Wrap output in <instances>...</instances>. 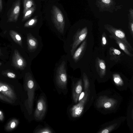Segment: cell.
<instances>
[{"instance_id": "6da1fadb", "label": "cell", "mask_w": 133, "mask_h": 133, "mask_svg": "<svg viewBox=\"0 0 133 133\" xmlns=\"http://www.w3.org/2000/svg\"><path fill=\"white\" fill-rule=\"evenodd\" d=\"M95 4L100 12L113 13L120 9L123 6L118 5L115 0H97Z\"/></svg>"}, {"instance_id": "7a4b0ae2", "label": "cell", "mask_w": 133, "mask_h": 133, "mask_svg": "<svg viewBox=\"0 0 133 133\" xmlns=\"http://www.w3.org/2000/svg\"><path fill=\"white\" fill-rule=\"evenodd\" d=\"M52 19L55 27L61 33L64 31L65 21L63 14L59 8L54 5L52 9Z\"/></svg>"}, {"instance_id": "3957f363", "label": "cell", "mask_w": 133, "mask_h": 133, "mask_svg": "<svg viewBox=\"0 0 133 133\" xmlns=\"http://www.w3.org/2000/svg\"><path fill=\"white\" fill-rule=\"evenodd\" d=\"M56 82L57 85L62 89H65L66 88L67 77L64 61L62 62L57 69Z\"/></svg>"}, {"instance_id": "277c9868", "label": "cell", "mask_w": 133, "mask_h": 133, "mask_svg": "<svg viewBox=\"0 0 133 133\" xmlns=\"http://www.w3.org/2000/svg\"><path fill=\"white\" fill-rule=\"evenodd\" d=\"M104 27L111 35L114 36L123 42L130 51H133L132 48L128 41L125 34L122 30L117 29L109 24H105Z\"/></svg>"}, {"instance_id": "5b68a950", "label": "cell", "mask_w": 133, "mask_h": 133, "mask_svg": "<svg viewBox=\"0 0 133 133\" xmlns=\"http://www.w3.org/2000/svg\"><path fill=\"white\" fill-rule=\"evenodd\" d=\"M88 33V30L86 27L78 30L74 37L73 42L70 50L71 54L73 56L78 45L85 39Z\"/></svg>"}, {"instance_id": "8992f818", "label": "cell", "mask_w": 133, "mask_h": 133, "mask_svg": "<svg viewBox=\"0 0 133 133\" xmlns=\"http://www.w3.org/2000/svg\"><path fill=\"white\" fill-rule=\"evenodd\" d=\"M46 109V105L44 97L42 96L38 100L37 107L34 113V117L37 120L42 119L45 115Z\"/></svg>"}, {"instance_id": "52a82bcc", "label": "cell", "mask_w": 133, "mask_h": 133, "mask_svg": "<svg viewBox=\"0 0 133 133\" xmlns=\"http://www.w3.org/2000/svg\"><path fill=\"white\" fill-rule=\"evenodd\" d=\"M27 86L29 90V106L31 108L34 101L35 91L36 88V83L31 76L29 77L27 83Z\"/></svg>"}, {"instance_id": "ba28073f", "label": "cell", "mask_w": 133, "mask_h": 133, "mask_svg": "<svg viewBox=\"0 0 133 133\" xmlns=\"http://www.w3.org/2000/svg\"><path fill=\"white\" fill-rule=\"evenodd\" d=\"M21 0H16L12 8L8 21L9 22L16 21L18 17L20 9Z\"/></svg>"}, {"instance_id": "9c48e42d", "label": "cell", "mask_w": 133, "mask_h": 133, "mask_svg": "<svg viewBox=\"0 0 133 133\" xmlns=\"http://www.w3.org/2000/svg\"><path fill=\"white\" fill-rule=\"evenodd\" d=\"M87 43L86 39L82 42L79 47L75 51L73 55V58L75 62L78 61L84 53L86 48Z\"/></svg>"}, {"instance_id": "30bf717a", "label": "cell", "mask_w": 133, "mask_h": 133, "mask_svg": "<svg viewBox=\"0 0 133 133\" xmlns=\"http://www.w3.org/2000/svg\"><path fill=\"white\" fill-rule=\"evenodd\" d=\"M109 53L110 56V59L116 62L119 61L121 57L124 55L119 50L112 47L109 48Z\"/></svg>"}, {"instance_id": "8fae6325", "label": "cell", "mask_w": 133, "mask_h": 133, "mask_svg": "<svg viewBox=\"0 0 133 133\" xmlns=\"http://www.w3.org/2000/svg\"><path fill=\"white\" fill-rule=\"evenodd\" d=\"M27 41L29 50L31 51H35L38 45L37 39L31 34H29L28 37Z\"/></svg>"}, {"instance_id": "7c38bea8", "label": "cell", "mask_w": 133, "mask_h": 133, "mask_svg": "<svg viewBox=\"0 0 133 133\" xmlns=\"http://www.w3.org/2000/svg\"><path fill=\"white\" fill-rule=\"evenodd\" d=\"M95 66L97 71L101 74H103L106 71V65L104 60L97 57L96 59Z\"/></svg>"}, {"instance_id": "4fadbf2b", "label": "cell", "mask_w": 133, "mask_h": 133, "mask_svg": "<svg viewBox=\"0 0 133 133\" xmlns=\"http://www.w3.org/2000/svg\"><path fill=\"white\" fill-rule=\"evenodd\" d=\"M109 36L111 38L115 40L116 42L118 45L120 49L126 54L130 57L133 56V55L130 53V51L123 42L114 36L111 35Z\"/></svg>"}, {"instance_id": "5bb4252c", "label": "cell", "mask_w": 133, "mask_h": 133, "mask_svg": "<svg viewBox=\"0 0 133 133\" xmlns=\"http://www.w3.org/2000/svg\"><path fill=\"white\" fill-rule=\"evenodd\" d=\"M83 108L79 104L74 106L71 109L70 112L72 116L75 117L80 115L82 112Z\"/></svg>"}, {"instance_id": "9a60e30c", "label": "cell", "mask_w": 133, "mask_h": 133, "mask_svg": "<svg viewBox=\"0 0 133 133\" xmlns=\"http://www.w3.org/2000/svg\"><path fill=\"white\" fill-rule=\"evenodd\" d=\"M128 14L129 19L128 28L130 34L133 36V9L130 8L129 10Z\"/></svg>"}, {"instance_id": "2e32d148", "label": "cell", "mask_w": 133, "mask_h": 133, "mask_svg": "<svg viewBox=\"0 0 133 133\" xmlns=\"http://www.w3.org/2000/svg\"><path fill=\"white\" fill-rule=\"evenodd\" d=\"M23 14L28 10L35 5L33 0H23Z\"/></svg>"}, {"instance_id": "e0dca14e", "label": "cell", "mask_w": 133, "mask_h": 133, "mask_svg": "<svg viewBox=\"0 0 133 133\" xmlns=\"http://www.w3.org/2000/svg\"><path fill=\"white\" fill-rule=\"evenodd\" d=\"M35 9V6H34L28 10L23 14L22 21H23L29 18L33 14Z\"/></svg>"}, {"instance_id": "ac0fdd59", "label": "cell", "mask_w": 133, "mask_h": 133, "mask_svg": "<svg viewBox=\"0 0 133 133\" xmlns=\"http://www.w3.org/2000/svg\"><path fill=\"white\" fill-rule=\"evenodd\" d=\"M37 17H35L29 20L24 25L26 27H29L33 26L37 23Z\"/></svg>"}, {"instance_id": "d6986e66", "label": "cell", "mask_w": 133, "mask_h": 133, "mask_svg": "<svg viewBox=\"0 0 133 133\" xmlns=\"http://www.w3.org/2000/svg\"><path fill=\"white\" fill-rule=\"evenodd\" d=\"M74 90L73 94L74 98L75 99L77 95L80 94L82 92V87L80 85L78 84L76 85Z\"/></svg>"}, {"instance_id": "ffe728a7", "label": "cell", "mask_w": 133, "mask_h": 133, "mask_svg": "<svg viewBox=\"0 0 133 133\" xmlns=\"http://www.w3.org/2000/svg\"><path fill=\"white\" fill-rule=\"evenodd\" d=\"M38 133H51L52 131L48 128H45L39 129L35 132Z\"/></svg>"}, {"instance_id": "44dd1931", "label": "cell", "mask_w": 133, "mask_h": 133, "mask_svg": "<svg viewBox=\"0 0 133 133\" xmlns=\"http://www.w3.org/2000/svg\"><path fill=\"white\" fill-rule=\"evenodd\" d=\"M107 37L106 35L104 32L102 34L101 39V44L103 46H104L107 44Z\"/></svg>"}, {"instance_id": "7402d4cb", "label": "cell", "mask_w": 133, "mask_h": 133, "mask_svg": "<svg viewBox=\"0 0 133 133\" xmlns=\"http://www.w3.org/2000/svg\"><path fill=\"white\" fill-rule=\"evenodd\" d=\"M17 64L19 66L22 67H24L25 65L24 60L21 58H20L18 59Z\"/></svg>"}, {"instance_id": "603a6c76", "label": "cell", "mask_w": 133, "mask_h": 133, "mask_svg": "<svg viewBox=\"0 0 133 133\" xmlns=\"http://www.w3.org/2000/svg\"><path fill=\"white\" fill-rule=\"evenodd\" d=\"M114 80L115 83H118L120 81L121 79L118 75H116L114 76Z\"/></svg>"}, {"instance_id": "cb8c5ba5", "label": "cell", "mask_w": 133, "mask_h": 133, "mask_svg": "<svg viewBox=\"0 0 133 133\" xmlns=\"http://www.w3.org/2000/svg\"><path fill=\"white\" fill-rule=\"evenodd\" d=\"M8 76L11 78H14L15 77V75L11 72H9L7 74Z\"/></svg>"}, {"instance_id": "d4e9b609", "label": "cell", "mask_w": 133, "mask_h": 133, "mask_svg": "<svg viewBox=\"0 0 133 133\" xmlns=\"http://www.w3.org/2000/svg\"><path fill=\"white\" fill-rule=\"evenodd\" d=\"M111 106V104L109 102L106 103L104 104V107L106 108H109Z\"/></svg>"}, {"instance_id": "484cf974", "label": "cell", "mask_w": 133, "mask_h": 133, "mask_svg": "<svg viewBox=\"0 0 133 133\" xmlns=\"http://www.w3.org/2000/svg\"><path fill=\"white\" fill-rule=\"evenodd\" d=\"M1 88L2 90L3 91H5L7 90L8 88L6 86L3 85L2 86Z\"/></svg>"}, {"instance_id": "4316f807", "label": "cell", "mask_w": 133, "mask_h": 133, "mask_svg": "<svg viewBox=\"0 0 133 133\" xmlns=\"http://www.w3.org/2000/svg\"><path fill=\"white\" fill-rule=\"evenodd\" d=\"M15 37L16 39L18 41H20L21 40V38L20 36L18 34H17L16 35Z\"/></svg>"}, {"instance_id": "83f0119b", "label": "cell", "mask_w": 133, "mask_h": 133, "mask_svg": "<svg viewBox=\"0 0 133 133\" xmlns=\"http://www.w3.org/2000/svg\"><path fill=\"white\" fill-rule=\"evenodd\" d=\"M84 93L83 92H82V93L81 94L80 96L79 97V101H80L81 100L83 97L84 95Z\"/></svg>"}, {"instance_id": "f1b7e54d", "label": "cell", "mask_w": 133, "mask_h": 133, "mask_svg": "<svg viewBox=\"0 0 133 133\" xmlns=\"http://www.w3.org/2000/svg\"><path fill=\"white\" fill-rule=\"evenodd\" d=\"M3 8L2 1V0H0V12L2 11Z\"/></svg>"}, {"instance_id": "f546056e", "label": "cell", "mask_w": 133, "mask_h": 133, "mask_svg": "<svg viewBox=\"0 0 133 133\" xmlns=\"http://www.w3.org/2000/svg\"><path fill=\"white\" fill-rule=\"evenodd\" d=\"M16 125L15 123V122H12L11 124L10 127L11 128H14Z\"/></svg>"}, {"instance_id": "4dcf8cb0", "label": "cell", "mask_w": 133, "mask_h": 133, "mask_svg": "<svg viewBox=\"0 0 133 133\" xmlns=\"http://www.w3.org/2000/svg\"><path fill=\"white\" fill-rule=\"evenodd\" d=\"M109 132V130L107 129L104 130L101 132L102 133H108Z\"/></svg>"}, {"instance_id": "1f68e13d", "label": "cell", "mask_w": 133, "mask_h": 133, "mask_svg": "<svg viewBox=\"0 0 133 133\" xmlns=\"http://www.w3.org/2000/svg\"><path fill=\"white\" fill-rule=\"evenodd\" d=\"M2 90L1 88L0 87V91Z\"/></svg>"}, {"instance_id": "d6a6232c", "label": "cell", "mask_w": 133, "mask_h": 133, "mask_svg": "<svg viewBox=\"0 0 133 133\" xmlns=\"http://www.w3.org/2000/svg\"><path fill=\"white\" fill-rule=\"evenodd\" d=\"M2 112L1 111H0V115L1 114Z\"/></svg>"}, {"instance_id": "836d02e7", "label": "cell", "mask_w": 133, "mask_h": 133, "mask_svg": "<svg viewBox=\"0 0 133 133\" xmlns=\"http://www.w3.org/2000/svg\"></svg>"}]
</instances>
